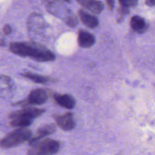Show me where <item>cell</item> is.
<instances>
[{
    "instance_id": "obj_1",
    "label": "cell",
    "mask_w": 155,
    "mask_h": 155,
    "mask_svg": "<svg viewBox=\"0 0 155 155\" xmlns=\"http://www.w3.org/2000/svg\"><path fill=\"white\" fill-rule=\"evenodd\" d=\"M10 50L20 56L30 57L40 62L53 61L54 54L44 46L35 42H13L9 45Z\"/></svg>"
},
{
    "instance_id": "obj_2",
    "label": "cell",
    "mask_w": 155,
    "mask_h": 155,
    "mask_svg": "<svg viewBox=\"0 0 155 155\" xmlns=\"http://www.w3.org/2000/svg\"><path fill=\"white\" fill-rule=\"evenodd\" d=\"M60 143L50 138H44L30 145L27 155H53L58 152Z\"/></svg>"
},
{
    "instance_id": "obj_3",
    "label": "cell",
    "mask_w": 155,
    "mask_h": 155,
    "mask_svg": "<svg viewBox=\"0 0 155 155\" xmlns=\"http://www.w3.org/2000/svg\"><path fill=\"white\" fill-rule=\"evenodd\" d=\"M31 137V131L27 128H18L8 133L0 140V147L3 148H10L16 147Z\"/></svg>"
},
{
    "instance_id": "obj_4",
    "label": "cell",
    "mask_w": 155,
    "mask_h": 155,
    "mask_svg": "<svg viewBox=\"0 0 155 155\" xmlns=\"http://www.w3.org/2000/svg\"><path fill=\"white\" fill-rule=\"evenodd\" d=\"M47 10L50 13L61 19L70 27H74L78 24V18L63 3L53 1L48 4Z\"/></svg>"
},
{
    "instance_id": "obj_5",
    "label": "cell",
    "mask_w": 155,
    "mask_h": 155,
    "mask_svg": "<svg viewBox=\"0 0 155 155\" xmlns=\"http://www.w3.org/2000/svg\"><path fill=\"white\" fill-rule=\"evenodd\" d=\"M47 100L48 94L46 91L41 88H37L32 90L26 99L16 102L15 105L21 106H27L29 105H39L45 103Z\"/></svg>"
},
{
    "instance_id": "obj_6",
    "label": "cell",
    "mask_w": 155,
    "mask_h": 155,
    "mask_svg": "<svg viewBox=\"0 0 155 155\" xmlns=\"http://www.w3.org/2000/svg\"><path fill=\"white\" fill-rule=\"evenodd\" d=\"M45 112V110L36 107H25L24 108L11 112L8 114V118L10 119L17 117H24L31 119H34L41 116Z\"/></svg>"
},
{
    "instance_id": "obj_7",
    "label": "cell",
    "mask_w": 155,
    "mask_h": 155,
    "mask_svg": "<svg viewBox=\"0 0 155 155\" xmlns=\"http://www.w3.org/2000/svg\"><path fill=\"white\" fill-rule=\"evenodd\" d=\"M15 84L8 76H0V97L4 99L11 98L15 93Z\"/></svg>"
},
{
    "instance_id": "obj_8",
    "label": "cell",
    "mask_w": 155,
    "mask_h": 155,
    "mask_svg": "<svg viewBox=\"0 0 155 155\" xmlns=\"http://www.w3.org/2000/svg\"><path fill=\"white\" fill-rule=\"evenodd\" d=\"M55 120L58 126L64 131L73 130L76 125L74 115L70 112L56 116L55 117Z\"/></svg>"
},
{
    "instance_id": "obj_9",
    "label": "cell",
    "mask_w": 155,
    "mask_h": 155,
    "mask_svg": "<svg viewBox=\"0 0 155 155\" xmlns=\"http://www.w3.org/2000/svg\"><path fill=\"white\" fill-rule=\"evenodd\" d=\"M56 130V126L53 124H45L38 128L35 134L31 136L29 140V144L31 145L34 142L44 139L45 136L53 134Z\"/></svg>"
},
{
    "instance_id": "obj_10",
    "label": "cell",
    "mask_w": 155,
    "mask_h": 155,
    "mask_svg": "<svg viewBox=\"0 0 155 155\" xmlns=\"http://www.w3.org/2000/svg\"><path fill=\"white\" fill-rule=\"evenodd\" d=\"M46 27V22L39 15L33 14L28 20V27L33 32H38Z\"/></svg>"
},
{
    "instance_id": "obj_11",
    "label": "cell",
    "mask_w": 155,
    "mask_h": 155,
    "mask_svg": "<svg viewBox=\"0 0 155 155\" xmlns=\"http://www.w3.org/2000/svg\"><path fill=\"white\" fill-rule=\"evenodd\" d=\"M87 10L94 14H99L104 10V4L97 0H75Z\"/></svg>"
},
{
    "instance_id": "obj_12",
    "label": "cell",
    "mask_w": 155,
    "mask_h": 155,
    "mask_svg": "<svg viewBox=\"0 0 155 155\" xmlns=\"http://www.w3.org/2000/svg\"><path fill=\"white\" fill-rule=\"evenodd\" d=\"M78 41L80 47L89 48L95 43V38L90 32L84 30H81L78 33Z\"/></svg>"
},
{
    "instance_id": "obj_13",
    "label": "cell",
    "mask_w": 155,
    "mask_h": 155,
    "mask_svg": "<svg viewBox=\"0 0 155 155\" xmlns=\"http://www.w3.org/2000/svg\"><path fill=\"white\" fill-rule=\"evenodd\" d=\"M78 15L81 22L86 27L90 28H94L99 25V20L95 16L81 9L78 12Z\"/></svg>"
},
{
    "instance_id": "obj_14",
    "label": "cell",
    "mask_w": 155,
    "mask_h": 155,
    "mask_svg": "<svg viewBox=\"0 0 155 155\" xmlns=\"http://www.w3.org/2000/svg\"><path fill=\"white\" fill-rule=\"evenodd\" d=\"M54 98L60 106L67 109L73 108L76 104L75 100L73 96L68 94H55Z\"/></svg>"
},
{
    "instance_id": "obj_15",
    "label": "cell",
    "mask_w": 155,
    "mask_h": 155,
    "mask_svg": "<svg viewBox=\"0 0 155 155\" xmlns=\"http://www.w3.org/2000/svg\"><path fill=\"white\" fill-rule=\"evenodd\" d=\"M130 25L131 28L138 33L145 32L147 28V24L145 20L138 15H134L131 18Z\"/></svg>"
},
{
    "instance_id": "obj_16",
    "label": "cell",
    "mask_w": 155,
    "mask_h": 155,
    "mask_svg": "<svg viewBox=\"0 0 155 155\" xmlns=\"http://www.w3.org/2000/svg\"><path fill=\"white\" fill-rule=\"evenodd\" d=\"M33 122V119L24 117H17L11 119L10 124L11 126L18 128H27Z\"/></svg>"
},
{
    "instance_id": "obj_17",
    "label": "cell",
    "mask_w": 155,
    "mask_h": 155,
    "mask_svg": "<svg viewBox=\"0 0 155 155\" xmlns=\"http://www.w3.org/2000/svg\"><path fill=\"white\" fill-rule=\"evenodd\" d=\"M21 76L32 81L35 83H38V84H47L48 82L50 81V79L47 77L40 76L38 74H35L30 72L23 73L21 74Z\"/></svg>"
},
{
    "instance_id": "obj_18",
    "label": "cell",
    "mask_w": 155,
    "mask_h": 155,
    "mask_svg": "<svg viewBox=\"0 0 155 155\" xmlns=\"http://www.w3.org/2000/svg\"><path fill=\"white\" fill-rule=\"evenodd\" d=\"M121 7L129 8L135 7L138 2V0H118Z\"/></svg>"
},
{
    "instance_id": "obj_19",
    "label": "cell",
    "mask_w": 155,
    "mask_h": 155,
    "mask_svg": "<svg viewBox=\"0 0 155 155\" xmlns=\"http://www.w3.org/2000/svg\"><path fill=\"white\" fill-rule=\"evenodd\" d=\"M119 13L120 16L122 17V16L129 13V10L128 9V8L121 7L120 8H119Z\"/></svg>"
},
{
    "instance_id": "obj_20",
    "label": "cell",
    "mask_w": 155,
    "mask_h": 155,
    "mask_svg": "<svg viewBox=\"0 0 155 155\" xmlns=\"http://www.w3.org/2000/svg\"><path fill=\"white\" fill-rule=\"evenodd\" d=\"M108 8L112 10L114 7V0H105Z\"/></svg>"
},
{
    "instance_id": "obj_21",
    "label": "cell",
    "mask_w": 155,
    "mask_h": 155,
    "mask_svg": "<svg viewBox=\"0 0 155 155\" xmlns=\"http://www.w3.org/2000/svg\"><path fill=\"white\" fill-rule=\"evenodd\" d=\"M12 32V27L9 25H5L3 28V33L7 35L10 34Z\"/></svg>"
},
{
    "instance_id": "obj_22",
    "label": "cell",
    "mask_w": 155,
    "mask_h": 155,
    "mask_svg": "<svg viewBox=\"0 0 155 155\" xmlns=\"http://www.w3.org/2000/svg\"><path fill=\"white\" fill-rule=\"evenodd\" d=\"M145 4L148 6H155V0H145Z\"/></svg>"
},
{
    "instance_id": "obj_23",
    "label": "cell",
    "mask_w": 155,
    "mask_h": 155,
    "mask_svg": "<svg viewBox=\"0 0 155 155\" xmlns=\"http://www.w3.org/2000/svg\"><path fill=\"white\" fill-rule=\"evenodd\" d=\"M4 39L3 38V36L0 35V45H4Z\"/></svg>"
},
{
    "instance_id": "obj_24",
    "label": "cell",
    "mask_w": 155,
    "mask_h": 155,
    "mask_svg": "<svg viewBox=\"0 0 155 155\" xmlns=\"http://www.w3.org/2000/svg\"><path fill=\"white\" fill-rule=\"evenodd\" d=\"M63 1H65V2H70V0H63Z\"/></svg>"
}]
</instances>
